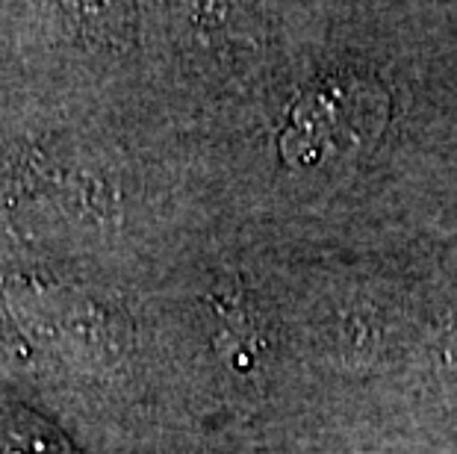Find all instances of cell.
Here are the masks:
<instances>
[{"label":"cell","mask_w":457,"mask_h":454,"mask_svg":"<svg viewBox=\"0 0 457 454\" xmlns=\"http://www.w3.org/2000/svg\"><path fill=\"white\" fill-rule=\"evenodd\" d=\"M9 307L24 334L42 349L77 363H106L124 351L128 331L121 316L71 289L21 280L9 289Z\"/></svg>","instance_id":"obj_1"},{"label":"cell","mask_w":457,"mask_h":454,"mask_svg":"<svg viewBox=\"0 0 457 454\" xmlns=\"http://www.w3.org/2000/svg\"><path fill=\"white\" fill-rule=\"evenodd\" d=\"M384 121V92L363 80H325L298 101L287 133V157L322 162L363 144Z\"/></svg>","instance_id":"obj_2"},{"label":"cell","mask_w":457,"mask_h":454,"mask_svg":"<svg viewBox=\"0 0 457 454\" xmlns=\"http://www.w3.org/2000/svg\"><path fill=\"white\" fill-rule=\"evenodd\" d=\"M398 318L384 304L348 295L319 318L316 340L343 366L378 363L398 345Z\"/></svg>","instance_id":"obj_3"},{"label":"cell","mask_w":457,"mask_h":454,"mask_svg":"<svg viewBox=\"0 0 457 454\" xmlns=\"http://www.w3.org/2000/svg\"><path fill=\"white\" fill-rule=\"evenodd\" d=\"M0 454H74L54 425L27 408L0 413Z\"/></svg>","instance_id":"obj_4"},{"label":"cell","mask_w":457,"mask_h":454,"mask_svg":"<svg viewBox=\"0 0 457 454\" xmlns=\"http://www.w3.org/2000/svg\"><path fill=\"white\" fill-rule=\"evenodd\" d=\"M431 363L436 384L457 404V325L436 334V340L431 343Z\"/></svg>","instance_id":"obj_5"}]
</instances>
